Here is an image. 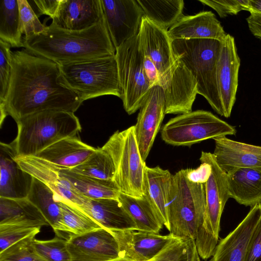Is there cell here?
<instances>
[{
	"mask_svg": "<svg viewBox=\"0 0 261 261\" xmlns=\"http://www.w3.org/2000/svg\"><path fill=\"white\" fill-rule=\"evenodd\" d=\"M9 88L0 108L1 126L7 115L15 121L44 111L74 113L82 101L67 86L60 65L26 49L12 53Z\"/></svg>",
	"mask_w": 261,
	"mask_h": 261,
	"instance_id": "obj_1",
	"label": "cell"
},
{
	"mask_svg": "<svg viewBox=\"0 0 261 261\" xmlns=\"http://www.w3.org/2000/svg\"><path fill=\"white\" fill-rule=\"evenodd\" d=\"M23 47L58 64L114 56L115 48L104 18L85 30L71 31L53 23L37 35L23 37Z\"/></svg>",
	"mask_w": 261,
	"mask_h": 261,
	"instance_id": "obj_2",
	"label": "cell"
},
{
	"mask_svg": "<svg viewBox=\"0 0 261 261\" xmlns=\"http://www.w3.org/2000/svg\"><path fill=\"white\" fill-rule=\"evenodd\" d=\"M17 135L12 142L18 156H35L68 137H75L81 129L74 113L65 111H44L16 121Z\"/></svg>",
	"mask_w": 261,
	"mask_h": 261,
	"instance_id": "obj_3",
	"label": "cell"
},
{
	"mask_svg": "<svg viewBox=\"0 0 261 261\" xmlns=\"http://www.w3.org/2000/svg\"><path fill=\"white\" fill-rule=\"evenodd\" d=\"M166 210L170 233L178 239L195 241L206 217L204 184L191 182L185 169L179 170L173 175Z\"/></svg>",
	"mask_w": 261,
	"mask_h": 261,
	"instance_id": "obj_4",
	"label": "cell"
},
{
	"mask_svg": "<svg viewBox=\"0 0 261 261\" xmlns=\"http://www.w3.org/2000/svg\"><path fill=\"white\" fill-rule=\"evenodd\" d=\"M222 42L212 39H176L172 41L175 57L190 71L197 83V93L213 109L224 116L217 81V65Z\"/></svg>",
	"mask_w": 261,
	"mask_h": 261,
	"instance_id": "obj_5",
	"label": "cell"
},
{
	"mask_svg": "<svg viewBox=\"0 0 261 261\" xmlns=\"http://www.w3.org/2000/svg\"><path fill=\"white\" fill-rule=\"evenodd\" d=\"M59 65L65 83L82 102L105 95L121 99L115 55Z\"/></svg>",
	"mask_w": 261,
	"mask_h": 261,
	"instance_id": "obj_6",
	"label": "cell"
},
{
	"mask_svg": "<svg viewBox=\"0 0 261 261\" xmlns=\"http://www.w3.org/2000/svg\"><path fill=\"white\" fill-rule=\"evenodd\" d=\"M111 157L115 167L113 180L121 193L136 197L144 195V172L135 126L116 131L102 147Z\"/></svg>",
	"mask_w": 261,
	"mask_h": 261,
	"instance_id": "obj_7",
	"label": "cell"
},
{
	"mask_svg": "<svg viewBox=\"0 0 261 261\" xmlns=\"http://www.w3.org/2000/svg\"><path fill=\"white\" fill-rule=\"evenodd\" d=\"M199 160L212 167L211 174L204 184L205 219L197 230L195 241L200 257L206 260L213 256L218 244L221 215L230 197L227 174L219 167L214 154L202 151Z\"/></svg>",
	"mask_w": 261,
	"mask_h": 261,
	"instance_id": "obj_8",
	"label": "cell"
},
{
	"mask_svg": "<svg viewBox=\"0 0 261 261\" xmlns=\"http://www.w3.org/2000/svg\"><path fill=\"white\" fill-rule=\"evenodd\" d=\"M234 127L209 111L196 110L170 119L161 129V138L173 146H191L201 141L234 135Z\"/></svg>",
	"mask_w": 261,
	"mask_h": 261,
	"instance_id": "obj_9",
	"label": "cell"
},
{
	"mask_svg": "<svg viewBox=\"0 0 261 261\" xmlns=\"http://www.w3.org/2000/svg\"><path fill=\"white\" fill-rule=\"evenodd\" d=\"M121 99L128 115L140 109L151 86L143 66L138 34L116 49Z\"/></svg>",
	"mask_w": 261,
	"mask_h": 261,
	"instance_id": "obj_10",
	"label": "cell"
},
{
	"mask_svg": "<svg viewBox=\"0 0 261 261\" xmlns=\"http://www.w3.org/2000/svg\"><path fill=\"white\" fill-rule=\"evenodd\" d=\"M101 3L116 49L138 34L144 12L137 0H101Z\"/></svg>",
	"mask_w": 261,
	"mask_h": 261,
	"instance_id": "obj_11",
	"label": "cell"
},
{
	"mask_svg": "<svg viewBox=\"0 0 261 261\" xmlns=\"http://www.w3.org/2000/svg\"><path fill=\"white\" fill-rule=\"evenodd\" d=\"M139 110L135 132L142 159L145 162L166 114L164 92L160 85L150 88Z\"/></svg>",
	"mask_w": 261,
	"mask_h": 261,
	"instance_id": "obj_12",
	"label": "cell"
},
{
	"mask_svg": "<svg viewBox=\"0 0 261 261\" xmlns=\"http://www.w3.org/2000/svg\"><path fill=\"white\" fill-rule=\"evenodd\" d=\"M67 247L71 261H110L120 258L116 239L104 228L69 236Z\"/></svg>",
	"mask_w": 261,
	"mask_h": 261,
	"instance_id": "obj_13",
	"label": "cell"
},
{
	"mask_svg": "<svg viewBox=\"0 0 261 261\" xmlns=\"http://www.w3.org/2000/svg\"><path fill=\"white\" fill-rule=\"evenodd\" d=\"M110 231L117 241L120 257L130 261H149L177 239L170 233L135 229Z\"/></svg>",
	"mask_w": 261,
	"mask_h": 261,
	"instance_id": "obj_14",
	"label": "cell"
},
{
	"mask_svg": "<svg viewBox=\"0 0 261 261\" xmlns=\"http://www.w3.org/2000/svg\"><path fill=\"white\" fill-rule=\"evenodd\" d=\"M240 59L234 38L229 34L222 42L217 65V81L224 117L231 115L236 99Z\"/></svg>",
	"mask_w": 261,
	"mask_h": 261,
	"instance_id": "obj_15",
	"label": "cell"
},
{
	"mask_svg": "<svg viewBox=\"0 0 261 261\" xmlns=\"http://www.w3.org/2000/svg\"><path fill=\"white\" fill-rule=\"evenodd\" d=\"M138 36L143 54L148 57L155 65L159 78L171 70L176 59L168 30L157 25L144 16Z\"/></svg>",
	"mask_w": 261,
	"mask_h": 261,
	"instance_id": "obj_16",
	"label": "cell"
},
{
	"mask_svg": "<svg viewBox=\"0 0 261 261\" xmlns=\"http://www.w3.org/2000/svg\"><path fill=\"white\" fill-rule=\"evenodd\" d=\"M261 217V204L255 205L238 226L220 240L210 261H245L253 231Z\"/></svg>",
	"mask_w": 261,
	"mask_h": 261,
	"instance_id": "obj_17",
	"label": "cell"
},
{
	"mask_svg": "<svg viewBox=\"0 0 261 261\" xmlns=\"http://www.w3.org/2000/svg\"><path fill=\"white\" fill-rule=\"evenodd\" d=\"M12 142L0 143V197L20 199L27 197L33 177L21 169Z\"/></svg>",
	"mask_w": 261,
	"mask_h": 261,
	"instance_id": "obj_18",
	"label": "cell"
},
{
	"mask_svg": "<svg viewBox=\"0 0 261 261\" xmlns=\"http://www.w3.org/2000/svg\"><path fill=\"white\" fill-rule=\"evenodd\" d=\"M103 18L101 0H61L51 23L65 30L81 31Z\"/></svg>",
	"mask_w": 261,
	"mask_h": 261,
	"instance_id": "obj_19",
	"label": "cell"
},
{
	"mask_svg": "<svg viewBox=\"0 0 261 261\" xmlns=\"http://www.w3.org/2000/svg\"><path fill=\"white\" fill-rule=\"evenodd\" d=\"M214 155L226 174L245 168H261V146L236 141L226 137L214 139Z\"/></svg>",
	"mask_w": 261,
	"mask_h": 261,
	"instance_id": "obj_20",
	"label": "cell"
},
{
	"mask_svg": "<svg viewBox=\"0 0 261 261\" xmlns=\"http://www.w3.org/2000/svg\"><path fill=\"white\" fill-rule=\"evenodd\" d=\"M169 38L176 39H212L223 42L226 33L220 21L211 11L182 16L168 30Z\"/></svg>",
	"mask_w": 261,
	"mask_h": 261,
	"instance_id": "obj_21",
	"label": "cell"
},
{
	"mask_svg": "<svg viewBox=\"0 0 261 261\" xmlns=\"http://www.w3.org/2000/svg\"><path fill=\"white\" fill-rule=\"evenodd\" d=\"M78 208L108 230L137 229L135 222L118 199L88 198Z\"/></svg>",
	"mask_w": 261,
	"mask_h": 261,
	"instance_id": "obj_22",
	"label": "cell"
},
{
	"mask_svg": "<svg viewBox=\"0 0 261 261\" xmlns=\"http://www.w3.org/2000/svg\"><path fill=\"white\" fill-rule=\"evenodd\" d=\"M96 149L75 136L62 139L35 156L53 165L70 169L84 162Z\"/></svg>",
	"mask_w": 261,
	"mask_h": 261,
	"instance_id": "obj_23",
	"label": "cell"
},
{
	"mask_svg": "<svg viewBox=\"0 0 261 261\" xmlns=\"http://www.w3.org/2000/svg\"><path fill=\"white\" fill-rule=\"evenodd\" d=\"M230 198L251 207L261 204V168H245L227 174Z\"/></svg>",
	"mask_w": 261,
	"mask_h": 261,
	"instance_id": "obj_24",
	"label": "cell"
},
{
	"mask_svg": "<svg viewBox=\"0 0 261 261\" xmlns=\"http://www.w3.org/2000/svg\"><path fill=\"white\" fill-rule=\"evenodd\" d=\"M16 224L32 227L49 226L40 210L29 199L0 197V225Z\"/></svg>",
	"mask_w": 261,
	"mask_h": 261,
	"instance_id": "obj_25",
	"label": "cell"
},
{
	"mask_svg": "<svg viewBox=\"0 0 261 261\" xmlns=\"http://www.w3.org/2000/svg\"><path fill=\"white\" fill-rule=\"evenodd\" d=\"M59 176L66 179L77 192L90 199H118L121 192L112 180L97 179L50 164Z\"/></svg>",
	"mask_w": 261,
	"mask_h": 261,
	"instance_id": "obj_26",
	"label": "cell"
},
{
	"mask_svg": "<svg viewBox=\"0 0 261 261\" xmlns=\"http://www.w3.org/2000/svg\"><path fill=\"white\" fill-rule=\"evenodd\" d=\"M118 199L135 222L136 230L160 232L164 225L163 220L145 194L136 197L121 192Z\"/></svg>",
	"mask_w": 261,
	"mask_h": 261,
	"instance_id": "obj_27",
	"label": "cell"
},
{
	"mask_svg": "<svg viewBox=\"0 0 261 261\" xmlns=\"http://www.w3.org/2000/svg\"><path fill=\"white\" fill-rule=\"evenodd\" d=\"M173 175L159 166L145 168L144 183L145 194L163 220L164 225L168 227L166 205Z\"/></svg>",
	"mask_w": 261,
	"mask_h": 261,
	"instance_id": "obj_28",
	"label": "cell"
},
{
	"mask_svg": "<svg viewBox=\"0 0 261 261\" xmlns=\"http://www.w3.org/2000/svg\"><path fill=\"white\" fill-rule=\"evenodd\" d=\"M27 198L40 210L57 236L60 237V205L51 189L45 183L33 177Z\"/></svg>",
	"mask_w": 261,
	"mask_h": 261,
	"instance_id": "obj_29",
	"label": "cell"
},
{
	"mask_svg": "<svg viewBox=\"0 0 261 261\" xmlns=\"http://www.w3.org/2000/svg\"><path fill=\"white\" fill-rule=\"evenodd\" d=\"M144 16L157 25L167 30L183 16L182 0H137Z\"/></svg>",
	"mask_w": 261,
	"mask_h": 261,
	"instance_id": "obj_30",
	"label": "cell"
},
{
	"mask_svg": "<svg viewBox=\"0 0 261 261\" xmlns=\"http://www.w3.org/2000/svg\"><path fill=\"white\" fill-rule=\"evenodd\" d=\"M0 39L11 47H23L17 0H0Z\"/></svg>",
	"mask_w": 261,
	"mask_h": 261,
	"instance_id": "obj_31",
	"label": "cell"
},
{
	"mask_svg": "<svg viewBox=\"0 0 261 261\" xmlns=\"http://www.w3.org/2000/svg\"><path fill=\"white\" fill-rule=\"evenodd\" d=\"M61 210V236L64 232L70 235H80L102 228L97 222L79 208L59 201Z\"/></svg>",
	"mask_w": 261,
	"mask_h": 261,
	"instance_id": "obj_32",
	"label": "cell"
},
{
	"mask_svg": "<svg viewBox=\"0 0 261 261\" xmlns=\"http://www.w3.org/2000/svg\"><path fill=\"white\" fill-rule=\"evenodd\" d=\"M70 170L80 174L102 180H113L115 175L113 160L102 147L96 148L84 162Z\"/></svg>",
	"mask_w": 261,
	"mask_h": 261,
	"instance_id": "obj_33",
	"label": "cell"
},
{
	"mask_svg": "<svg viewBox=\"0 0 261 261\" xmlns=\"http://www.w3.org/2000/svg\"><path fill=\"white\" fill-rule=\"evenodd\" d=\"M34 248L44 261H71L67 247V239L56 237L47 240L34 239Z\"/></svg>",
	"mask_w": 261,
	"mask_h": 261,
	"instance_id": "obj_34",
	"label": "cell"
},
{
	"mask_svg": "<svg viewBox=\"0 0 261 261\" xmlns=\"http://www.w3.org/2000/svg\"><path fill=\"white\" fill-rule=\"evenodd\" d=\"M36 235L33 234L0 252V261H44L33 245Z\"/></svg>",
	"mask_w": 261,
	"mask_h": 261,
	"instance_id": "obj_35",
	"label": "cell"
},
{
	"mask_svg": "<svg viewBox=\"0 0 261 261\" xmlns=\"http://www.w3.org/2000/svg\"><path fill=\"white\" fill-rule=\"evenodd\" d=\"M40 228L16 224H1L0 252L33 234H38Z\"/></svg>",
	"mask_w": 261,
	"mask_h": 261,
	"instance_id": "obj_36",
	"label": "cell"
},
{
	"mask_svg": "<svg viewBox=\"0 0 261 261\" xmlns=\"http://www.w3.org/2000/svg\"><path fill=\"white\" fill-rule=\"evenodd\" d=\"M11 47L0 39V108L5 105L9 88L12 68Z\"/></svg>",
	"mask_w": 261,
	"mask_h": 261,
	"instance_id": "obj_37",
	"label": "cell"
},
{
	"mask_svg": "<svg viewBox=\"0 0 261 261\" xmlns=\"http://www.w3.org/2000/svg\"><path fill=\"white\" fill-rule=\"evenodd\" d=\"M22 34L25 36L43 32L46 25L41 23L27 0H17Z\"/></svg>",
	"mask_w": 261,
	"mask_h": 261,
	"instance_id": "obj_38",
	"label": "cell"
},
{
	"mask_svg": "<svg viewBox=\"0 0 261 261\" xmlns=\"http://www.w3.org/2000/svg\"><path fill=\"white\" fill-rule=\"evenodd\" d=\"M216 11L219 16L224 18L229 15H236L239 12L249 10V0H198Z\"/></svg>",
	"mask_w": 261,
	"mask_h": 261,
	"instance_id": "obj_39",
	"label": "cell"
},
{
	"mask_svg": "<svg viewBox=\"0 0 261 261\" xmlns=\"http://www.w3.org/2000/svg\"><path fill=\"white\" fill-rule=\"evenodd\" d=\"M187 240L176 239L149 261H187Z\"/></svg>",
	"mask_w": 261,
	"mask_h": 261,
	"instance_id": "obj_40",
	"label": "cell"
},
{
	"mask_svg": "<svg viewBox=\"0 0 261 261\" xmlns=\"http://www.w3.org/2000/svg\"><path fill=\"white\" fill-rule=\"evenodd\" d=\"M245 261H261V217L251 235Z\"/></svg>",
	"mask_w": 261,
	"mask_h": 261,
	"instance_id": "obj_41",
	"label": "cell"
},
{
	"mask_svg": "<svg viewBox=\"0 0 261 261\" xmlns=\"http://www.w3.org/2000/svg\"><path fill=\"white\" fill-rule=\"evenodd\" d=\"M186 175L188 180L194 183L204 184L208 179L212 167L205 162H201L200 166L195 169H186Z\"/></svg>",
	"mask_w": 261,
	"mask_h": 261,
	"instance_id": "obj_42",
	"label": "cell"
},
{
	"mask_svg": "<svg viewBox=\"0 0 261 261\" xmlns=\"http://www.w3.org/2000/svg\"><path fill=\"white\" fill-rule=\"evenodd\" d=\"M33 4V8L37 11L36 15L45 14L53 19L58 11L61 0H37L30 1ZM35 11H34L35 12Z\"/></svg>",
	"mask_w": 261,
	"mask_h": 261,
	"instance_id": "obj_43",
	"label": "cell"
},
{
	"mask_svg": "<svg viewBox=\"0 0 261 261\" xmlns=\"http://www.w3.org/2000/svg\"><path fill=\"white\" fill-rule=\"evenodd\" d=\"M143 66L151 87L154 85H159V73L157 68L152 60L148 57L144 55Z\"/></svg>",
	"mask_w": 261,
	"mask_h": 261,
	"instance_id": "obj_44",
	"label": "cell"
},
{
	"mask_svg": "<svg viewBox=\"0 0 261 261\" xmlns=\"http://www.w3.org/2000/svg\"><path fill=\"white\" fill-rule=\"evenodd\" d=\"M248 28L255 37L261 39V13L251 12L246 18Z\"/></svg>",
	"mask_w": 261,
	"mask_h": 261,
	"instance_id": "obj_45",
	"label": "cell"
},
{
	"mask_svg": "<svg viewBox=\"0 0 261 261\" xmlns=\"http://www.w3.org/2000/svg\"><path fill=\"white\" fill-rule=\"evenodd\" d=\"M188 245L187 261H201L198 254L195 241L193 239L187 240Z\"/></svg>",
	"mask_w": 261,
	"mask_h": 261,
	"instance_id": "obj_46",
	"label": "cell"
},
{
	"mask_svg": "<svg viewBox=\"0 0 261 261\" xmlns=\"http://www.w3.org/2000/svg\"><path fill=\"white\" fill-rule=\"evenodd\" d=\"M248 11L261 13V0H249Z\"/></svg>",
	"mask_w": 261,
	"mask_h": 261,
	"instance_id": "obj_47",
	"label": "cell"
},
{
	"mask_svg": "<svg viewBox=\"0 0 261 261\" xmlns=\"http://www.w3.org/2000/svg\"><path fill=\"white\" fill-rule=\"evenodd\" d=\"M110 261H130V260H128L126 259L125 258L120 257V258H119L118 259H116L112 260H110Z\"/></svg>",
	"mask_w": 261,
	"mask_h": 261,
	"instance_id": "obj_48",
	"label": "cell"
}]
</instances>
